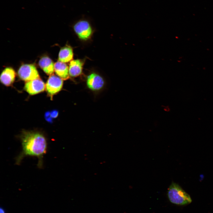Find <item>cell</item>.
<instances>
[{
    "label": "cell",
    "mask_w": 213,
    "mask_h": 213,
    "mask_svg": "<svg viewBox=\"0 0 213 213\" xmlns=\"http://www.w3.org/2000/svg\"><path fill=\"white\" fill-rule=\"evenodd\" d=\"M84 62L80 59L72 60L70 62L69 66V75L75 78L80 75L82 73Z\"/></svg>",
    "instance_id": "ba28073f"
},
{
    "label": "cell",
    "mask_w": 213,
    "mask_h": 213,
    "mask_svg": "<svg viewBox=\"0 0 213 213\" xmlns=\"http://www.w3.org/2000/svg\"><path fill=\"white\" fill-rule=\"evenodd\" d=\"M54 71L56 74L63 80L69 78V67L65 63L59 61L54 64Z\"/></svg>",
    "instance_id": "30bf717a"
},
{
    "label": "cell",
    "mask_w": 213,
    "mask_h": 213,
    "mask_svg": "<svg viewBox=\"0 0 213 213\" xmlns=\"http://www.w3.org/2000/svg\"><path fill=\"white\" fill-rule=\"evenodd\" d=\"M167 195L170 201L176 205H185L192 202L190 195L178 184L173 182L168 189Z\"/></svg>",
    "instance_id": "7a4b0ae2"
},
{
    "label": "cell",
    "mask_w": 213,
    "mask_h": 213,
    "mask_svg": "<svg viewBox=\"0 0 213 213\" xmlns=\"http://www.w3.org/2000/svg\"><path fill=\"white\" fill-rule=\"evenodd\" d=\"M24 88L29 94L33 95L44 91L46 89V85L39 78L26 82Z\"/></svg>",
    "instance_id": "52a82bcc"
},
{
    "label": "cell",
    "mask_w": 213,
    "mask_h": 213,
    "mask_svg": "<svg viewBox=\"0 0 213 213\" xmlns=\"http://www.w3.org/2000/svg\"><path fill=\"white\" fill-rule=\"evenodd\" d=\"M38 64L40 67L48 75H52L54 71V64L52 60L48 57L44 56L41 58Z\"/></svg>",
    "instance_id": "8fae6325"
},
{
    "label": "cell",
    "mask_w": 213,
    "mask_h": 213,
    "mask_svg": "<svg viewBox=\"0 0 213 213\" xmlns=\"http://www.w3.org/2000/svg\"><path fill=\"white\" fill-rule=\"evenodd\" d=\"M74 30L81 40L89 39L93 33V29L90 21L83 17L76 22L73 25Z\"/></svg>",
    "instance_id": "3957f363"
},
{
    "label": "cell",
    "mask_w": 213,
    "mask_h": 213,
    "mask_svg": "<svg viewBox=\"0 0 213 213\" xmlns=\"http://www.w3.org/2000/svg\"><path fill=\"white\" fill-rule=\"evenodd\" d=\"M15 75V72L12 68L7 67L3 70L1 75V82L6 86H10L14 82Z\"/></svg>",
    "instance_id": "9c48e42d"
},
{
    "label": "cell",
    "mask_w": 213,
    "mask_h": 213,
    "mask_svg": "<svg viewBox=\"0 0 213 213\" xmlns=\"http://www.w3.org/2000/svg\"><path fill=\"white\" fill-rule=\"evenodd\" d=\"M0 213H5L3 209H1Z\"/></svg>",
    "instance_id": "5bb4252c"
},
{
    "label": "cell",
    "mask_w": 213,
    "mask_h": 213,
    "mask_svg": "<svg viewBox=\"0 0 213 213\" xmlns=\"http://www.w3.org/2000/svg\"><path fill=\"white\" fill-rule=\"evenodd\" d=\"M58 112L57 111H52L51 113V116L53 118L56 117L58 115Z\"/></svg>",
    "instance_id": "4fadbf2b"
},
{
    "label": "cell",
    "mask_w": 213,
    "mask_h": 213,
    "mask_svg": "<svg viewBox=\"0 0 213 213\" xmlns=\"http://www.w3.org/2000/svg\"><path fill=\"white\" fill-rule=\"evenodd\" d=\"M18 74L21 79L26 82L40 78L36 67L31 64L22 65L18 70Z\"/></svg>",
    "instance_id": "277c9868"
},
{
    "label": "cell",
    "mask_w": 213,
    "mask_h": 213,
    "mask_svg": "<svg viewBox=\"0 0 213 213\" xmlns=\"http://www.w3.org/2000/svg\"><path fill=\"white\" fill-rule=\"evenodd\" d=\"M63 80L54 75L52 74L49 77L46 84V89L51 99L53 96L61 90L63 85Z\"/></svg>",
    "instance_id": "5b68a950"
},
{
    "label": "cell",
    "mask_w": 213,
    "mask_h": 213,
    "mask_svg": "<svg viewBox=\"0 0 213 213\" xmlns=\"http://www.w3.org/2000/svg\"><path fill=\"white\" fill-rule=\"evenodd\" d=\"M73 55L72 48L69 46L66 45L60 49L59 54L58 60L65 63L68 62L72 60Z\"/></svg>",
    "instance_id": "7c38bea8"
},
{
    "label": "cell",
    "mask_w": 213,
    "mask_h": 213,
    "mask_svg": "<svg viewBox=\"0 0 213 213\" xmlns=\"http://www.w3.org/2000/svg\"><path fill=\"white\" fill-rule=\"evenodd\" d=\"M20 138L22 151L17 157L16 163L19 164L25 156H34L38 158V167H42L43 156L46 153L47 149V143L45 136L39 132L24 131Z\"/></svg>",
    "instance_id": "6da1fadb"
},
{
    "label": "cell",
    "mask_w": 213,
    "mask_h": 213,
    "mask_svg": "<svg viewBox=\"0 0 213 213\" xmlns=\"http://www.w3.org/2000/svg\"><path fill=\"white\" fill-rule=\"evenodd\" d=\"M86 83L88 88L94 91L101 90L104 87L105 81L100 75L95 72L91 73L87 77Z\"/></svg>",
    "instance_id": "8992f818"
}]
</instances>
